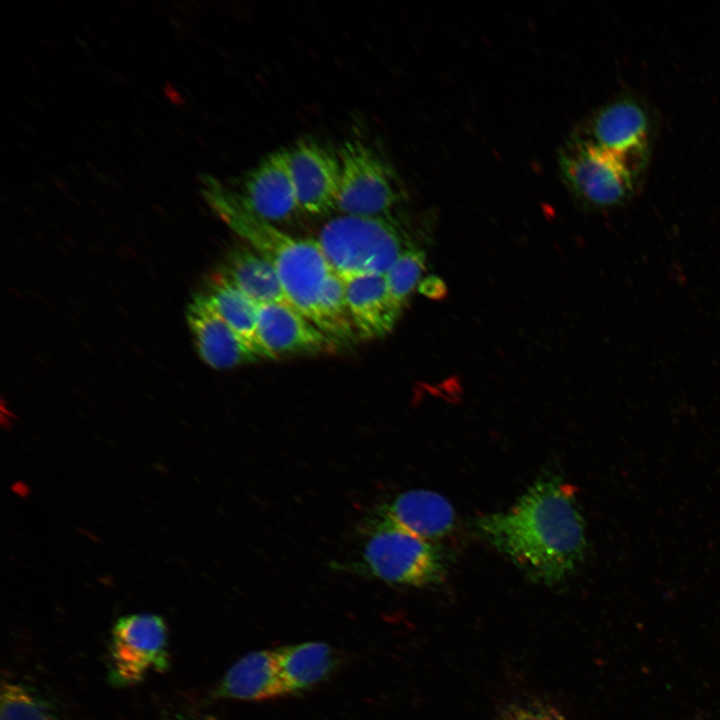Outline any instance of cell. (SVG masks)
<instances>
[{
    "mask_svg": "<svg viewBox=\"0 0 720 720\" xmlns=\"http://www.w3.org/2000/svg\"><path fill=\"white\" fill-rule=\"evenodd\" d=\"M202 196L223 222L275 268L294 309L335 343L356 332L345 301V282L334 271L316 239L299 238L256 214L240 192L210 175H201Z\"/></svg>",
    "mask_w": 720,
    "mask_h": 720,
    "instance_id": "6da1fadb",
    "label": "cell"
},
{
    "mask_svg": "<svg viewBox=\"0 0 720 720\" xmlns=\"http://www.w3.org/2000/svg\"><path fill=\"white\" fill-rule=\"evenodd\" d=\"M473 528L530 580L548 586L572 576L587 548L575 495L553 476L534 482L508 510L479 516Z\"/></svg>",
    "mask_w": 720,
    "mask_h": 720,
    "instance_id": "7a4b0ae2",
    "label": "cell"
},
{
    "mask_svg": "<svg viewBox=\"0 0 720 720\" xmlns=\"http://www.w3.org/2000/svg\"><path fill=\"white\" fill-rule=\"evenodd\" d=\"M315 239L343 280L384 275L404 250L402 232L388 215L340 214L329 219Z\"/></svg>",
    "mask_w": 720,
    "mask_h": 720,
    "instance_id": "3957f363",
    "label": "cell"
},
{
    "mask_svg": "<svg viewBox=\"0 0 720 720\" xmlns=\"http://www.w3.org/2000/svg\"><path fill=\"white\" fill-rule=\"evenodd\" d=\"M366 540L359 557L348 568L390 584L426 587L447 575L445 553L428 541L389 525L361 526Z\"/></svg>",
    "mask_w": 720,
    "mask_h": 720,
    "instance_id": "277c9868",
    "label": "cell"
},
{
    "mask_svg": "<svg viewBox=\"0 0 720 720\" xmlns=\"http://www.w3.org/2000/svg\"><path fill=\"white\" fill-rule=\"evenodd\" d=\"M561 175L585 206L610 209L633 196L640 171L624 158L585 137H576L559 153Z\"/></svg>",
    "mask_w": 720,
    "mask_h": 720,
    "instance_id": "5b68a950",
    "label": "cell"
},
{
    "mask_svg": "<svg viewBox=\"0 0 720 720\" xmlns=\"http://www.w3.org/2000/svg\"><path fill=\"white\" fill-rule=\"evenodd\" d=\"M340 189L336 209L355 216H386L400 201L402 191L391 168L361 141L339 149Z\"/></svg>",
    "mask_w": 720,
    "mask_h": 720,
    "instance_id": "8992f818",
    "label": "cell"
},
{
    "mask_svg": "<svg viewBox=\"0 0 720 720\" xmlns=\"http://www.w3.org/2000/svg\"><path fill=\"white\" fill-rule=\"evenodd\" d=\"M110 657V680L117 686L133 685L151 671L167 670L168 630L164 619L149 613L120 617L112 629Z\"/></svg>",
    "mask_w": 720,
    "mask_h": 720,
    "instance_id": "52a82bcc",
    "label": "cell"
},
{
    "mask_svg": "<svg viewBox=\"0 0 720 720\" xmlns=\"http://www.w3.org/2000/svg\"><path fill=\"white\" fill-rule=\"evenodd\" d=\"M452 504L441 494L413 489L402 492L376 506L363 523L389 525L434 542L448 535L455 526Z\"/></svg>",
    "mask_w": 720,
    "mask_h": 720,
    "instance_id": "ba28073f",
    "label": "cell"
},
{
    "mask_svg": "<svg viewBox=\"0 0 720 720\" xmlns=\"http://www.w3.org/2000/svg\"><path fill=\"white\" fill-rule=\"evenodd\" d=\"M585 138L621 156L640 172L648 160V116L632 100L622 99L602 107L594 115Z\"/></svg>",
    "mask_w": 720,
    "mask_h": 720,
    "instance_id": "9c48e42d",
    "label": "cell"
},
{
    "mask_svg": "<svg viewBox=\"0 0 720 720\" xmlns=\"http://www.w3.org/2000/svg\"><path fill=\"white\" fill-rule=\"evenodd\" d=\"M289 155L300 210L312 215L335 210L341 179L338 156L307 141L289 149Z\"/></svg>",
    "mask_w": 720,
    "mask_h": 720,
    "instance_id": "30bf717a",
    "label": "cell"
},
{
    "mask_svg": "<svg viewBox=\"0 0 720 720\" xmlns=\"http://www.w3.org/2000/svg\"><path fill=\"white\" fill-rule=\"evenodd\" d=\"M250 208L272 223L300 210L289 150L267 155L245 176L240 193Z\"/></svg>",
    "mask_w": 720,
    "mask_h": 720,
    "instance_id": "8fae6325",
    "label": "cell"
},
{
    "mask_svg": "<svg viewBox=\"0 0 720 720\" xmlns=\"http://www.w3.org/2000/svg\"><path fill=\"white\" fill-rule=\"evenodd\" d=\"M185 314L197 353L211 368L231 369L260 359L230 328L205 294L195 295Z\"/></svg>",
    "mask_w": 720,
    "mask_h": 720,
    "instance_id": "7c38bea8",
    "label": "cell"
},
{
    "mask_svg": "<svg viewBox=\"0 0 720 720\" xmlns=\"http://www.w3.org/2000/svg\"><path fill=\"white\" fill-rule=\"evenodd\" d=\"M257 338L262 358L316 352L332 340L304 315L284 304H260Z\"/></svg>",
    "mask_w": 720,
    "mask_h": 720,
    "instance_id": "4fadbf2b",
    "label": "cell"
},
{
    "mask_svg": "<svg viewBox=\"0 0 720 720\" xmlns=\"http://www.w3.org/2000/svg\"><path fill=\"white\" fill-rule=\"evenodd\" d=\"M345 301L355 332L365 339L389 334L402 311L391 300L384 275L344 280Z\"/></svg>",
    "mask_w": 720,
    "mask_h": 720,
    "instance_id": "5bb4252c",
    "label": "cell"
},
{
    "mask_svg": "<svg viewBox=\"0 0 720 720\" xmlns=\"http://www.w3.org/2000/svg\"><path fill=\"white\" fill-rule=\"evenodd\" d=\"M274 650L246 654L229 668L216 687L220 698L261 701L287 695Z\"/></svg>",
    "mask_w": 720,
    "mask_h": 720,
    "instance_id": "9a60e30c",
    "label": "cell"
},
{
    "mask_svg": "<svg viewBox=\"0 0 720 720\" xmlns=\"http://www.w3.org/2000/svg\"><path fill=\"white\" fill-rule=\"evenodd\" d=\"M221 274L257 304L291 306L273 265L250 246H238L226 257Z\"/></svg>",
    "mask_w": 720,
    "mask_h": 720,
    "instance_id": "2e32d148",
    "label": "cell"
},
{
    "mask_svg": "<svg viewBox=\"0 0 720 720\" xmlns=\"http://www.w3.org/2000/svg\"><path fill=\"white\" fill-rule=\"evenodd\" d=\"M288 694L305 690L325 679L335 666L331 648L322 642H306L274 649Z\"/></svg>",
    "mask_w": 720,
    "mask_h": 720,
    "instance_id": "e0dca14e",
    "label": "cell"
},
{
    "mask_svg": "<svg viewBox=\"0 0 720 720\" xmlns=\"http://www.w3.org/2000/svg\"><path fill=\"white\" fill-rule=\"evenodd\" d=\"M205 295L236 335L261 359L257 338L259 304L221 273L212 280Z\"/></svg>",
    "mask_w": 720,
    "mask_h": 720,
    "instance_id": "ac0fdd59",
    "label": "cell"
},
{
    "mask_svg": "<svg viewBox=\"0 0 720 720\" xmlns=\"http://www.w3.org/2000/svg\"><path fill=\"white\" fill-rule=\"evenodd\" d=\"M0 720H59L55 706L35 687L21 681H4Z\"/></svg>",
    "mask_w": 720,
    "mask_h": 720,
    "instance_id": "d6986e66",
    "label": "cell"
},
{
    "mask_svg": "<svg viewBox=\"0 0 720 720\" xmlns=\"http://www.w3.org/2000/svg\"><path fill=\"white\" fill-rule=\"evenodd\" d=\"M425 264L426 254L422 249L407 247L384 274L389 296L401 311L419 285Z\"/></svg>",
    "mask_w": 720,
    "mask_h": 720,
    "instance_id": "ffe728a7",
    "label": "cell"
},
{
    "mask_svg": "<svg viewBox=\"0 0 720 720\" xmlns=\"http://www.w3.org/2000/svg\"><path fill=\"white\" fill-rule=\"evenodd\" d=\"M500 720H568L556 706L542 699L512 701L500 712Z\"/></svg>",
    "mask_w": 720,
    "mask_h": 720,
    "instance_id": "44dd1931",
    "label": "cell"
},
{
    "mask_svg": "<svg viewBox=\"0 0 720 720\" xmlns=\"http://www.w3.org/2000/svg\"><path fill=\"white\" fill-rule=\"evenodd\" d=\"M418 290L422 295L434 300L442 299L447 294L445 283L435 275H429L420 281Z\"/></svg>",
    "mask_w": 720,
    "mask_h": 720,
    "instance_id": "7402d4cb",
    "label": "cell"
},
{
    "mask_svg": "<svg viewBox=\"0 0 720 720\" xmlns=\"http://www.w3.org/2000/svg\"><path fill=\"white\" fill-rule=\"evenodd\" d=\"M169 720H191V719H186L184 717H180V718H174V719H169Z\"/></svg>",
    "mask_w": 720,
    "mask_h": 720,
    "instance_id": "603a6c76",
    "label": "cell"
}]
</instances>
